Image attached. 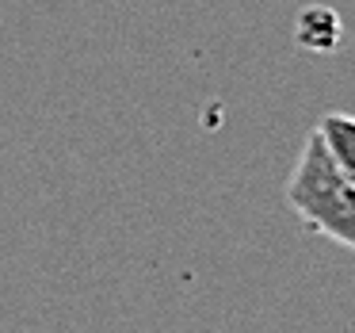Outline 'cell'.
<instances>
[{"label":"cell","mask_w":355,"mask_h":333,"mask_svg":"<svg viewBox=\"0 0 355 333\" xmlns=\"http://www.w3.org/2000/svg\"><path fill=\"white\" fill-rule=\"evenodd\" d=\"M286 203L309 230L355 249V184L336 169L321 134H309L286 180Z\"/></svg>","instance_id":"1"},{"label":"cell","mask_w":355,"mask_h":333,"mask_svg":"<svg viewBox=\"0 0 355 333\" xmlns=\"http://www.w3.org/2000/svg\"><path fill=\"white\" fill-rule=\"evenodd\" d=\"M313 131L321 134V142L329 149V157L336 161V169L355 184V115L329 111V115H321V123Z\"/></svg>","instance_id":"2"},{"label":"cell","mask_w":355,"mask_h":333,"mask_svg":"<svg viewBox=\"0 0 355 333\" xmlns=\"http://www.w3.org/2000/svg\"><path fill=\"white\" fill-rule=\"evenodd\" d=\"M340 39V19L332 8H306L298 16V42L309 50H332Z\"/></svg>","instance_id":"3"}]
</instances>
